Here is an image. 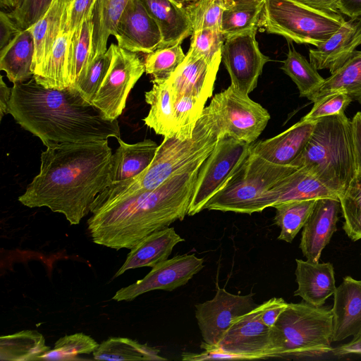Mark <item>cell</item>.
<instances>
[{"label": "cell", "instance_id": "f1b7e54d", "mask_svg": "<svg viewBox=\"0 0 361 361\" xmlns=\"http://www.w3.org/2000/svg\"><path fill=\"white\" fill-rule=\"evenodd\" d=\"M35 54L34 39L29 30L20 32L0 49V70L13 84L24 82L33 77L32 64Z\"/></svg>", "mask_w": 361, "mask_h": 361}, {"label": "cell", "instance_id": "f907efd6", "mask_svg": "<svg viewBox=\"0 0 361 361\" xmlns=\"http://www.w3.org/2000/svg\"><path fill=\"white\" fill-rule=\"evenodd\" d=\"M21 31L8 12L1 10L0 49L5 47Z\"/></svg>", "mask_w": 361, "mask_h": 361}, {"label": "cell", "instance_id": "f35d334b", "mask_svg": "<svg viewBox=\"0 0 361 361\" xmlns=\"http://www.w3.org/2000/svg\"><path fill=\"white\" fill-rule=\"evenodd\" d=\"M343 229L353 240L361 239V173H357L343 195L339 197Z\"/></svg>", "mask_w": 361, "mask_h": 361}, {"label": "cell", "instance_id": "d590c367", "mask_svg": "<svg viewBox=\"0 0 361 361\" xmlns=\"http://www.w3.org/2000/svg\"><path fill=\"white\" fill-rule=\"evenodd\" d=\"M344 90L351 99L361 104V51L355 50L348 59L324 80L313 102L329 92Z\"/></svg>", "mask_w": 361, "mask_h": 361}, {"label": "cell", "instance_id": "681fc988", "mask_svg": "<svg viewBox=\"0 0 361 361\" xmlns=\"http://www.w3.org/2000/svg\"><path fill=\"white\" fill-rule=\"evenodd\" d=\"M288 303L281 298H272L260 305L261 318L264 324L272 327Z\"/></svg>", "mask_w": 361, "mask_h": 361}, {"label": "cell", "instance_id": "b9f144b4", "mask_svg": "<svg viewBox=\"0 0 361 361\" xmlns=\"http://www.w3.org/2000/svg\"><path fill=\"white\" fill-rule=\"evenodd\" d=\"M112 47L94 58L85 71L79 77L74 89L88 103L92 104L109 68L112 59Z\"/></svg>", "mask_w": 361, "mask_h": 361}, {"label": "cell", "instance_id": "d6a6232c", "mask_svg": "<svg viewBox=\"0 0 361 361\" xmlns=\"http://www.w3.org/2000/svg\"><path fill=\"white\" fill-rule=\"evenodd\" d=\"M264 0H231L224 10L220 30L225 38L257 30Z\"/></svg>", "mask_w": 361, "mask_h": 361}, {"label": "cell", "instance_id": "ba28073f", "mask_svg": "<svg viewBox=\"0 0 361 361\" xmlns=\"http://www.w3.org/2000/svg\"><path fill=\"white\" fill-rule=\"evenodd\" d=\"M298 169L273 164L250 151L204 209L252 214L255 201L276 183Z\"/></svg>", "mask_w": 361, "mask_h": 361}, {"label": "cell", "instance_id": "ab89813d", "mask_svg": "<svg viewBox=\"0 0 361 361\" xmlns=\"http://www.w3.org/2000/svg\"><path fill=\"white\" fill-rule=\"evenodd\" d=\"M206 102L190 95H183L174 102V127L171 135L181 140L193 136L197 121Z\"/></svg>", "mask_w": 361, "mask_h": 361}, {"label": "cell", "instance_id": "7c38bea8", "mask_svg": "<svg viewBox=\"0 0 361 361\" xmlns=\"http://www.w3.org/2000/svg\"><path fill=\"white\" fill-rule=\"evenodd\" d=\"M202 346L233 355L238 360L276 357L273 329L263 323L260 305L235 318L216 345Z\"/></svg>", "mask_w": 361, "mask_h": 361}, {"label": "cell", "instance_id": "52a82bcc", "mask_svg": "<svg viewBox=\"0 0 361 361\" xmlns=\"http://www.w3.org/2000/svg\"><path fill=\"white\" fill-rule=\"evenodd\" d=\"M345 22L340 13L321 11L298 0H264L259 27L289 42L318 47Z\"/></svg>", "mask_w": 361, "mask_h": 361}, {"label": "cell", "instance_id": "ac0fdd59", "mask_svg": "<svg viewBox=\"0 0 361 361\" xmlns=\"http://www.w3.org/2000/svg\"><path fill=\"white\" fill-rule=\"evenodd\" d=\"M221 56L209 61L187 52L168 82L173 101L183 95L195 97L204 102L212 96Z\"/></svg>", "mask_w": 361, "mask_h": 361}, {"label": "cell", "instance_id": "7dc6e473", "mask_svg": "<svg viewBox=\"0 0 361 361\" xmlns=\"http://www.w3.org/2000/svg\"><path fill=\"white\" fill-rule=\"evenodd\" d=\"M52 1L53 0H22L8 13L22 30H27L44 15Z\"/></svg>", "mask_w": 361, "mask_h": 361}, {"label": "cell", "instance_id": "3957f363", "mask_svg": "<svg viewBox=\"0 0 361 361\" xmlns=\"http://www.w3.org/2000/svg\"><path fill=\"white\" fill-rule=\"evenodd\" d=\"M9 114L46 147L121 137L118 119L106 118L76 90L47 88L32 77L13 84Z\"/></svg>", "mask_w": 361, "mask_h": 361}, {"label": "cell", "instance_id": "e0dca14e", "mask_svg": "<svg viewBox=\"0 0 361 361\" xmlns=\"http://www.w3.org/2000/svg\"><path fill=\"white\" fill-rule=\"evenodd\" d=\"M325 197L339 199V195L322 183L310 169L300 167L257 198L251 213L261 212L288 201Z\"/></svg>", "mask_w": 361, "mask_h": 361}, {"label": "cell", "instance_id": "8992f818", "mask_svg": "<svg viewBox=\"0 0 361 361\" xmlns=\"http://www.w3.org/2000/svg\"><path fill=\"white\" fill-rule=\"evenodd\" d=\"M272 329L276 357H317L333 350V314L326 307L288 303Z\"/></svg>", "mask_w": 361, "mask_h": 361}, {"label": "cell", "instance_id": "603a6c76", "mask_svg": "<svg viewBox=\"0 0 361 361\" xmlns=\"http://www.w3.org/2000/svg\"><path fill=\"white\" fill-rule=\"evenodd\" d=\"M295 262L298 288L294 295L312 305L323 306L336 289L333 264L298 259Z\"/></svg>", "mask_w": 361, "mask_h": 361}, {"label": "cell", "instance_id": "e575fe53", "mask_svg": "<svg viewBox=\"0 0 361 361\" xmlns=\"http://www.w3.org/2000/svg\"><path fill=\"white\" fill-rule=\"evenodd\" d=\"M159 350L122 337H111L103 341L92 353L97 360H166Z\"/></svg>", "mask_w": 361, "mask_h": 361}, {"label": "cell", "instance_id": "60d3db41", "mask_svg": "<svg viewBox=\"0 0 361 361\" xmlns=\"http://www.w3.org/2000/svg\"><path fill=\"white\" fill-rule=\"evenodd\" d=\"M180 44L159 47L147 54L144 61L145 73L153 79L168 80L185 57Z\"/></svg>", "mask_w": 361, "mask_h": 361}, {"label": "cell", "instance_id": "836d02e7", "mask_svg": "<svg viewBox=\"0 0 361 361\" xmlns=\"http://www.w3.org/2000/svg\"><path fill=\"white\" fill-rule=\"evenodd\" d=\"M281 68L295 82L300 97L313 102L325 80L319 74L318 70L293 46L289 47Z\"/></svg>", "mask_w": 361, "mask_h": 361}, {"label": "cell", "instance_id": "83f0119b", "mask_svg": "<svg viewBox=\"0 0 361 361\" xmlns=\"http://www.w3.org/2000/svg\"><path fill=\"white\" fill-rule=\"evenodd\" d=\"M67 8L64 13L61 32L48 59L33 75L37 82L47 88L63 90L70 87L68 55L71 33L66 23Z\"/></svg>", "mask_w": 361, "mask_h": 361}, {"label": "cell", "instance_id": "db71d44e", "mask_svg": "<svg viewBox=\"0 0 361 361\" xmlns=\"http://www.w3.org/2000/svg\"><path fill=\"white\" fill-rule=\"evenodd\" d=\"M312 8L331 13L339 12V0H298Z\"/></svg>", "mask_w": 361, "mask_h": 361}, {"label": "cell", "instance_id": "4fadbf2b", "mask_svg": "<svg viewBox=\"0 0 361 361\" xmlns=\"http://www.w3.org/2000/svg\"><path fill=\"white\" fill-rule=\"evenodd\" d=\"M253 293L233 294L216 283L214 297L195 305V317L204 342L215 346L222 339L233 322L257 307Z\"/></svg>", "mask_w": 361, "mask_h": 361}, {"label": "cell", "instance_id": "816d5d0a", "mask_svg": "<svg viewBox=\"0 0 361 361\" xmlns=\"http://www.w3.org/2000/svg\"><path fill=\"white\" fill-rule=\"evenodd\" d=\"M352 123L357 170L361 173V111L355 114Z\"/></svg>", "mask_w": 361, "mask_h": 361}, {"label": "cell", "instance_id": "11a10c76", "mask_svg": "<svg viewBox=\"0 0 361 361\" xmlns=\"http://www.w3.org/2000/svg\"><path fill=\"white\" fill-rule=\"evenodd\" d=\"M339 12L351 18L361 16V0H339Z\"/></svg>", "mask_w": 361, "mask_h": 361}, {"label": "cell", "instance_id": "9a60e30c", "mask_svg": "<svg viewBox=\"0 0 361 361\" xmlns=\"http://www.w3.org/2000/svg\"><path fill=\"white\" fill-rule=\"evenodd\" d=\"M204 259L194 254L176 255L157 264L142 279L118 290L113 300L130 301L154 290L171 291L186 284L204 267Z\"/></svg>", "mask_w": 361, "mask_h": 361}, {"label": "cell", "instance_id": "f546056e", "mask_svg": "<svg viewBox=\"0 0 361 361\" xmlns=\"http://www.w3.org/2000/svg\"><path fill=\"white\" fill-rule=\"evenodd\" d=\"M152 82V89L145 94L150 109L143 121L156 134L166 137L174 127V101L168 80L153 79Z\"/></svg>", "mask_w": 361, "mask_h": 361}, {"label": "cell", "instance_id": "44dd1931", "mask_svg": "<svg viewBox=\"0 0 361 361\" xmlns=\"http://www.w3.org/2000/svg\"><path fill=\"white\" fill-rule=\"evenodd\" d=\"M332 341L361 334V280L343 278L334 294Z\"/></svg>", "mask_w": 361, "mask_h": 361}, {"label": "cell", "instance_id": "8d00e7d4", "mask_svg": "<svg viewBox=\"0 0 361 361\" xmlns=\"http://www.w3.org/2000/svg\"><path fill=\"white\" fill-rule=\"evenodd\" d=\"M317 200H292L276 204L274 223L281 232L278 239L292 243L312 213Z\"/></svg>", "mask_w": 361, "mask_h": 361}, {"label": "cell", "instance_id": "5bb4252c", "mask_svg": "<svg viewBox=\"0 0 361 361\" xmlns=\"http://www.w3.org/2000/svg\"><path fill=\"white\" fill-rule=\"evenodd\" d=\"M257 30L226 38L221 49V60L230 75L231 85L245 94L257 87L264 66L269 61L259 50Z\"/></svg>", "mask_w": 361, "mask_h": 361}, {"label": "cell", "instance_id": "484cf974", "mask_svg": "<svg viewBox=\"0 0 361 361\" xmlns=\"http://www.w3.org/2000/svg\"><path fill=\"white\" fill-rule=\"evenodd\" d=\"M157 23L162 37L160 47L182 42L192 33V27L185 8L170 0H141Z\"/></svg>", "mask_w": 361, "mask_h": 361}, {"label": "cell", "instance_id": "7a4b0ae2", "mask_svg": "<svg viewBox=\"0 0 361 361\" xmlns=\"http://www.w3.org/2000/svg\"><path fill=\"white\" fill-rule=\"evenodd\" d=\"M204 160L170 176L155 189L111 202L87 220L92 240L115 250L131 249L149 234L183 221Z\"/></svg>", "mask_w": 361, "mask_h": 361}, {"label": "cell", "instance_id": "f6af8a7d", "mask_svg": "<svg viewBox=\"0 0 361 361\" xmlns=\"http://www.w3.org/2000/svg\"><path fill=\"white\" fill-rule=\"evenodd\" d=\"M188 53L209 61L221 56V49L226 39L219 28H205L192 33Z\"/></svg>", "mask_w": 361, "mask_h": 361}, {"label": "cell", "instance_id": "ee69618b", "mask_svg": "<svg viewBox=\"0 0 361 361\" xmlns=\"http://www.w3.org/2000/svg\"><path fill=\"white\" fill-rule=\"evenodd\" d=\"M231 0H195L185 6L192 32L205 28H219L224 10Z\"/></svg>", "mask_w": 361, "mask_h": 361}, {"label": "cell", "instance_id": "8fae6325", "mask_svg": "<svg viewBox=\"0 0 361 361\" xmlns=\"http://www.w3.org/2000/svg\"><path fill=\"white\" fill-rule=\"evenodd\" d=\"M210 104L219 114L225 136L248 144L258 138L270 119L267 109L232 85L216 94Z\"/></svg>", "mask_w": 361, "mask_h": 361}, {"label": "cell", "instance_id": "d4e9b609", "mask_svg": "<svg viewBox=\"0 0 361 361\" xmlns=\"http://www.w3.org/2000/svg\"><path fill=\"white\" fill-rule=\"evenodd\" d=\"M119 146L112 155L111 184L134 179L152 162L159 145L151 139L128 144L118 137Z\"/></svg>", "mask_w": 361, "mask_h": 361}, {"label": "cell", "instance_id": "6f0895ef", "mask_svg": "<svg viewBox=\"0 0 361 361\" xmlns=\"http://www.w3.org/2000/svg\"><path fill=\"white\" fill-rule=\"evenodd\" d=\"M13 8H15L20 2L22 0H11Z\"/></svg>", "mask_w": 361, "mask_h": 361}, {"label": "cell", "instance_id": "cb8c5ba5", "mask_svg": "<svg viewBox=\"0 0 361 361\" xmlns=\"http://www.w3.org/2000/svg\"><path fill=\"white\" fill-rule=\"evenodd\" d=\"M184 240L173 227H167L149 234L130 249L125 262L115 274L114 278L129 269L154 267L166 260L176 245Z\"/></svg>", "mask_w": 361, "mask_h": 361}, {"label": "cell", "instance_id": "4316f807", "mask_svg": "<svg viewBox=\"0 0 361 361\" xmlns=\"http://www.w3.org/2000/svg\"><path fill=\"white\" fill-rule=\"evenodd\" d=\"M71 0H53L44 15L29 30L33 37L35 54L32 64L33 75L48 59L61 30L65 11Z\"/></svg>", "mask_w": 361, "mask_h": 361}, {"label": "cell", "instance_id": "bcb514c9", "mask_svg": "<svg viewBox=\"0 0 361 361\" xmlns=\"http://www.w3.org/2000/svg\"><path fill=\"white\" fill-rule=\"evenodd\" d=\"M351 102V99L344 90L329 92L313 102L312 109L302 119L315 121L324 116L345 114Z\"/></svg>", "mask_w": 361, "mask_h": 361}, {"label": "cell", "instance_id": "7402d4cb", "mask_svg": "<svg viewBox=\"0 0 361 361\" xmlns=\"http://www.w3.org/2000/svg\"><path fill=\"white\" fill-rule=\"evenodd\" d=\"M361 45V16L351 18L325 43L310 49V63L317 70L328 69L333 73Z\"/></svg>", "mask_w": 361, "mask_h": 361}, {"label": "cell", "instance_id": "6da1fadb", "mask_svg": "<svg viewBox=\"0 0 361 361\" xmlns=\"http://www.w3.org/2000/svg\"><path fill=\"white\" fill-rule=\"evenodd\" d=\"M112 155L108 139L47 147L39 173L18 201L30 208L48 207L63 214L71 225L78 224L111 183Z\"/></svg>", "mask_w": 361, "mask_h": 361}, {"label": "cell", "instance_id": "7bdbcfd3", "mask_svg": "<svg viewBox=\"0 0 361 361\" xmlns=\"http://www.w3.org/2000/svg\"><path fill=\"white\" fill-rule=\"evenodd\" d=\"M99 344L83 333H76L60 338L54 348L40 357L39 360H75L79 354H90Z\"/></svg>", "mask_w": 361, "mask_h": 361}, {"label": "cell", "instance_id": "1f68e13d", "mask_svg": "<svg viewBox=\"0 0 361 361\" xmlns=\"http://www.w3.org/2000/svg\"><path fill=\"white\" fill-rule=\"evenodd\" d=\"M49 350L43 335L35 330H24L0 337L1 361L39 360Z\"/></svg>", "mask_w": 361, "mask_h": 361}, {"label": "cell", "instance_id": "5b68a950", "mask_svg": "<svg viewBox=\"0 0 361 361\" xmlns=\"http://www.w3.org/2000/svg\"><path fill=\"white\" fill-rule=\"evenodd\" d=\"M292 166L307 168L339 197L343 195L357 173L352 120L345 114L316 120L310 140Z\"/></svg>", "mask_w": 361, "mask_h": 361}, {"label": "cell", "instance_id": "2e32d148", "mask_svg": "<svg viewBox=\"0 0 361 361\" xmlns=\"http://www.w3.org/2000/svg\"><path fill=\"white\" fill-rule=\"evenodd\" d=\"M117 44L135 53L149 54L160 47V30L141 0H129L116 27Z\"/></svg>", "mask_w": 361, "mask_h": 361}, {"label": "cell", "instance_id": "c3c4849f", "mask_svg": "<svg viewBox=\"0 0 361 361\" xmlns=\"http://www.w3.org/2000/svg\"><path fill=\"white\" fill-rule=\"evenodd\" d=\"M97 0H71L67 8V27L72 34L81 28L84 20L92 14Z\"/></svg>", "mask_w": 361, "mask_h": 361}, {"label": "cell", "instance_id": "f5cc1de1", "mask_svg": "<svg viewBox=\"0 0 361 361\" xmlns=\"http://www.w3.org/2000/svg\"><path fill=\"white\" fill-rule=\"evenodd\" d=\"M331 352L339 356L350 354L361 355V334L353 337L350 342L333 348Z\"/></svg>", "mask_w": 361, "mask_h": 361}, {"label": "cell", "instance_id": "d6986e66", "mask_svg": "<svg viewBox=\"0 0 361 361\" xmlns=\"http://www.w3.org/2000/svg\"><path fill=\"white\" fill-rule=\"evenodd\" d=\"M339 199H317L314 207L302 227L300 248L307 260L319 262L322 252L337 231Z\"/></svg>", "mask_w": 361, "mask_h": 361}, {"label": "cell", "instance_id": "4dcf8cb0", "mask_svg": "<svg viewBox=\"0 0 361 361\" xmlns=\"http://www.w3.org/2000/svg\"><path fill=\"white\" fill-rule=\"evenodd\" d=\"M129 0H97L92 11L90 61L107 51L110 35H115L118 21Z\"/></svg>", "mask_w": 361, "mask_h": 361}, {"label": "cell", "instance_id": "9c48e42d", "mask_svg": "<svg viewBox=\"0 0 361 361\" xmlns=\"http://www.w3.org/2000/svg\"><path fill=\"white\" fill-rule=\"evenodd\" d=\"M250 145L230 136L219 140L200 169L188 215L193 216L204 209L209 200L247 157Z\"/></svg>", "mask_w": 361, "mask_h": 361}, {"label": "cell", "instance_id": "ffe728a7", "mask_svg": "<svg viewBox=\"0 0 361 361\" xmlns=\"http://www.w3.org/2000/svg\"><path fill=\"white\" fill-rule=\"evenodd\" d=\"M315 121L300 119L280 134L250 145L255 154L277 165L293 166L313 132Z\"/></svg>", "mask_w": 361, "mask_h": 361}, {"label": "cell", "instance_id": "30bf717a", "mask_svg": "<svg viewBox=\"0 0 361 361\" xmlns=\"http://www.w3.org/2000/svg\"><path fill=\"white\" fill-rule=\"evenodd\" d=\"M108 72L92 104L109 120L118 119L126 107L128 96L145 72L144 61L137 53L114 43Z\"/></svg>", "mask_w": 361, "mask_h": 361}, {"label": "cell", "instance_id": "9f6ffc18", "mask_svg": "<svg viewBox=\"0 0 361 361\" xmlns=\"http://www.w3.org/2000/svg\"><path fill=\"white\" fill-rule=\"evenodd\" d=\"M12 87L4 82L2 75L0 78V120L9 114L8 104L11 97Z\"/></svg>", "mask_w": 361, "mask_h": 361}, {"label": "cell", "instance_id": "277c9868", "mask_svg": "<svg viewBox=\"0 0 361 361\" xmlns=\"http://www.w3.org/2000/svg\"><path fill=\"white\" fill-rule=\"evenodd\" d=\"M224 136L219 114L209 104L204 107L191 138L181 140L173 135L164 137L149 167L133 180L111 184L94 199L90 213L111 202L155 189L176 172L206 159Z\"/></svg>", "mask_w": 361, "mask_h": 361}, {"label": "cell", "instance_id": "74e56055", "mask_svg": "<svg viewBox=\"0 0 361 361\" xmlns=\"http://www.w3.org/2000/svg\"><path fill=\"white\" fill-rule=\"evenodd\" d=\"M92 30V14L84 20L80 29L71 34L68 55L69 88L74 89L90 61Z\"/></svg>", "mask_w": 361, "mask_h": 361}]
</instances>
